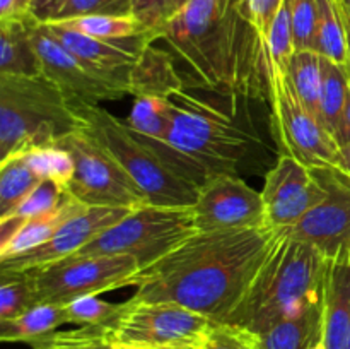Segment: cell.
Listing matches in <instances>:
<instances>
[{
    "instance_id": "obj_2",
    "label": "cell",
    "mask_w": 350,
    "mask_h": 349,
    "mask_svg": "<svg viewBox=\"0 0 350 349\" xmlns=\"http://www.w3.org/2000/svg\"><path fill=\"white\" fill-rule=\"evenodd\" d=\"M173 55L185 89L236 101L269 99L265 41L241 0H188L157 31Z\"/></svg>"
},
{
    "instance_id": "obj_43",
    "label": "cell",
    "mask_w": 350,
    "mask_h": 349,
    "mask_svg": "<svg viewBox=\"0 0 350 349\" xmlns=\"http://www.w3.org/2000/svg\"><path fill=\"white\" fill-rule=\"evenodd\" d=\"M338 146H345V144L350 142V86H349V101H347V109H345L344 122H342L340 132L337 135Z\"/></svg>"
},
{
    "instance_id": "obj_5",
    "label": "cell",
    "mask_w": 350,
    "mask_h": 349,
    "mask_svg": "<svg viewBox=\"0 0 350 349\" xmlns=\"http://www.w3.org/2000/svg\"><path fill=\"white\" fill-rule=\"evenodd\" d=\"M84 120L50 79L0 75V161L36 146H57Z\"/></svg>"
},
{
    "instance_id": "obj_3",
    "label": "cell",
    "mask_w": 350,
    "mask_h": 349,
    "mask_svg": "<svg viewBox=\"0 0 350 349\" xmlns=\"http://www.w3.org/2000/svg\"><path fill=\"white\" fill-rule=\"evenodd\" d=\"M190 89L171 98L173 123L167 142L178 171L197 185L222 173L238 174L246 159L262 149L253 123L241 113L245 101Z\"/></svg>"
},
{
    "instance_id": "obj_45",
    "label": "cell",
    "mask_w": 350,
    "mask_h": 349,
    "mask_svg": "<svg viewBox=\"0 0 350 349\" xmlns=\"http://www.w3.org/2000/svg\"><path fill=\"white\" fill-rule=\"evenodd\" d=\"M340 5H342V16H344V23H345V29H347V43H349V58H350V16L347 12V9L344 7L340 0Z\"/></svg>"
},
{
    "instance_id": "obj_6",
    "label": "cell",
    "mask_w": 350,
    "mask_h": 349,
    "mask_svg": "<svg viewBox=\"0 0 350 349\" xmlns=\"http://www.w3.org/2000/svg\"><path fill=\"white\" fill-rule=\"evenodd\" d=\"M77 113L84 120V129L101 142L132 177L144 192L149 204L193 205L200 185L181 177L159 154L137 135L123 120L103 106L82 105Z\"/></svg>"
},
{
    "instance_id": "obj_49",
    "label": "cell",
    "mask_w": 350,
    "mask_h": 349,
    "mask_svg": "<svg viewBox=\"0 0 350 349\" xmlns=\"http://www.w3.org/2000/svg\"><path fill=\"white\" fill-rule=\"evenodd\" d=\"M29 3H33V0H29Z\"/></svg>"
},
{
    "instance_id": "obj_23",
    "label": "cell",
    "mask_w": 350,
    "mask_h": 349,
    "mask_svg": "<svg viewBox=\"0 0 350 349\" xmlns=\"http://www.w3.org/2000/svg\"><path fill=\"white\" fill-rule=\"evenodd\" d=\"M68 324L64 305L38 303L23 315L10 320H0V339L3 342H31L58 331Z\"/></svg>"
},
{
    "instance_id": "obj_46",
    "label": "cell",
    "mask_w": 350,
    "mask_h": 349,
    "mask_svg": "<svg viewBox=\"0 0 350 349\" xmlns=\"http://www.w3.org/2000/svg\"><path fill=\"white\" fill-rule=\"evenodd\" d=\"M342 3H344V7L347 9L349 16H350V0H342Z\"/></svg>"
},
{
    "instance_id": "obj_33",
    "label": "cell",
    "mask_w": 350,
    "mask_h": 349,
    "mask_svg": "<svg viewBox=\"0 0 350 349\" xmlns=\"http://www.w3.org/2000/svg\"><path fill=\"white\" fill-rule=\"evenodd\" d=\"M68 197L67 190L60 185L53 183V181H41L34 190H31L16 207L5 216L0 218V222H10V221H24V219L36 218V216L48 214V212L55 211L64 204L65 198Z\"/></svg>"
},
{
    "instance_id": "obj_4",
    "label": "cell",
    "mask_w": 350,
    "mask_h": 349,
    "mask_svg": "<svg viewBox=\"0 0 350 349\" xmlns=\"http://www.w3.org/2000/svg\"><path fill=\"white\" fill-rule=\"evenodd\" d=\"M328 260L282 229L252 287L228 324L262 332L277 322L323 307Z\"/></svg>"
},
{
    "instance_id": "obj_22",
    "label": "cell",
    "mask_w": 350,
    "mask_h": 349,
    "mask_svg": "<svg viewBox=\"0 0 350 349\" xmlns=\"http://www.w3.org/2000/svg\"><path fill=\"white\" fill-rule=\"evenodd\" d=\"M255 334V332H253ZM260 349H311L323 337V307L256 332Z\"/></svg>"
},
{
    "instance_id": "obj_29",
    "label": "cell",
    "mask_w": 350,
    "mask_h": 349,
    "mask_svg": "<svg viewBox=\"0 0 350 349\" xmlns=\"http://www.w3.org/2000/svg\"><path fill=\"white\" fill-rule=\"evenodd\" d=\"M41 183L23 153L0 161V218L12 211L31 190Z\"/></svg>"
},
{
    "instance_id": "obj_7",
    "label": "cell",
    "mask_w": 350,
    "mask_h": 349,
    "mask_svg": "<svg viewBox=\"0 0 350 349\" xmlns=\"http://www.w3.org/2000/svg\"><path fill=\"white\" fill-rule=\"evenodd\" d=\"M197 231L191 205L146 204L130 211L75 255H125L135 259L140 269H146Z\"/></svg>"
},
{
    "instance_id": "obj_11",
    "label": "cell",
    "mask_w": 350,
    "mask_h": 349,
    "mask_svg": "<svg viewBox=\"0 0 350 349\" xmlns=\"http://www.w3.org/2000/svg\"><path fill=\"white\" fill-rule=\"evenodd\" d=\"M212 320L173 301H125L106 325L113 344H173L202 341Z\"/></svg>"
},
{
    "instance_id": "obj_40",
    "label": "cell",
    "mask_w": 350,
    "mask_h": 349,
    "mask_svg": "<svg viewBox=\"0 0 350 349\" xmlns=\"http://www.w3.org/2000/svg\"><path fill=\"white\" fill-rule=\"evenodd\" d=\"M170 2L171 0H133L132 14L144 26L157 33L166 23Z\"/></svg>"
},
{
    "instance_id": "obj_44",
    "label": "cell",
    "mask_w": 350,
    "mask_h": 349,
    "mask_svg": "<svg viewBox=\"0 0 350 349\" xmlns=\"http://www.w3.org/2000/svg\"><path fill=\"white\" fill-rule=\"evenodd\" d=\"M337 168H340L344 173H347L350 177V142L340 147V156H338Z\"/></svg>"
},
{
    "instance_id": "obj_26",
    "label": "cell",
    "mask_w": 350,
    "mask_h": 349,
    "mask_svg": "<svg viewBox=\"0 0 350 349\" xmlns=\"http://www.w3.org/2000/svg\"><path fill=\"white\" fill-rule=\"evenodd\" d=\"M321 77H323V82H321L318 118L337 140L342 122H344L345 109H347L350 75L344 68L338 67L337 64L323 57V60H321Z\"/></svg>"
},
{
    "instance_id": "obj_28",
    "label": "cell",
    "mask_w": 350,
    "mask_h": 349,
    "mask_svg": "<svg viewBox=\"0 0 350 349\" xmlns=\"http://www.w3.org/2000/svg\"><path fill=\"white\" fill-rule=\"evenodd\" d=\"M321 60L323 57L313 50L294 51L289 60V67H287V75H289L294 91L304 103V106L317 116L320 112L321 82H323Z\"/></svg>"
},
{
    "instance_id": "obj_37",
    "label": "cell",
    "mask_w": 350,
    "mask_h": 349,
    "mask_svg": "<svg viewBox=\"0 0 350 349\" xmlns=\"http://www.w3.org/2000/svg\"><path fill=\"white\" fill-rule=\"evenodd\" d=\"M296 51L313 50L317 43L318 0H289Z\"/></svg>"
},
{
    "instance_id": "obj_41",
    "label": "cell",
    "mask_w": 350,
    "mask_h": 349,
    "mask_svg": "<svg viewBox=\"0 0 350 349\" xmlns=\"http://www.w3.org/2000/svg\"><path fill=\"white\" fill-rule=\"evenodd\" d=\"M67 0H33L31 3V14L38 23H50L55 19L58 10Z\"/></svg>"
},
{
    "instance_id": "obj_10",
    "label": "cell",
    "mask_w": 350,
    "mask_h": 349,
    "mask_svg": "<svg viewBox=\"0 0 350 349\" xmlns=\"http://www.w3.org/2000/svg\"><path fill=\"white\" fill-rule=\"evenodd\" d=\"M135 259L125 255L68 257L44 269L31 270L38 303L65 305L88 294L132 287L140 272Z\"/></svg>"
},
{
    "instance_id": "obj_27",
    "label": "cell",
    "mask_w": 350,
    "mask_h": 349,
    "mask_svg": "<svg viewBox=\"0 0 350 349\" xmlns=\"http://www.w3.org/2000/svg\"><path fill=\"white\" fill-rule=\"evenodd\" d=\"M55 24H60V26L77 31L85 36L106 41H123L152 33V29L144 26L133 14H126V16H82L67 21H55Z\"/></svg>"
},
{
    "instance_id": "obj_31",
    "label": "cell",
    "mask_w": 350,
    "mask_h": 349,
    "mask_svg": "<svg viewBox=\"0 0 350 349\" xmlns=\"http://www.w3.org/2000/svg\"><path fill=\"white\" fill-rule=\"evenodd\" d=\"M0 320H10L34 305H38L36 289L31 272H7L0 270Z\"/></svg>"
},
{
    "instance_id": "obj_39",
    "label": "cell",
    "mask_w": 350,
    "mask_h": 349,
    "mask_svg": "<svg viewBox=\"0 0 350 349\" xmlns=\"http://www.w3.org/2000/svg\"><path fill=\"white\" fill-rule=\"evenodd\" d=\"M282 3L284 0H241L243 14L258 31L263 41L269 36L270 27Z\"/></svg>"
},
{
    "instance_id": "obj_48",
    "label": "cell",
    "mask_w": 350,
    "mask_h": 349,
    "mask_svg": "<svg viewBox=\"0 0 350 349\" xmlns=\"http://www.w3.org/2000/svg\"><path fill=\"white\" fill-rule=\"evenodd\" d=\"M345 349H350V332H349V337H347V344H345Z\"/></svg>"
},
{
    "instance_id": "obj_1",
    "label": "cell",
    "mask_w": 350,
    "mask_h": 349,
    "mask_svg": "<svg viewBox=\"0 0 350 349\" xmlns=\"http://www.w3.org/2000/svg\"><path fill=\"white\" fill-rule=\"evenodd\" d=\"M282 229L197 231L133 277L132 300L173 301L228 322L269 259Z\"/></svg>"
},
{
    "instance_id": "obj_34",
    "label": "cell",
    "mask_w": 350,
    "mask_h": 349,
    "mask_svg": "<svg viewBox=\"0 0 350 349\" xmlns=\"http://www.w3.org/2000/svg\"><path fill=\"white\" fill-rule=\"evenodd\" d=\"M265 48L269 65L287 70L291 57L296 51V48H294L293 17H291L289 0H284L282 7L277 12L272 27L269 31V36L265 40Z\"/></svg>"
},
{
    "instance_id": "obj_20",
    "label": "cell",
    "mask_w": 350,
    "mask_h": 349,
    "mask_svg": "<svg viewBox=\"0 0 350 349\" xmlns=\"http://www.w3.org/2000/svg\"><path fill=\"white\" fill-rule=\"evenodd\" d=\"M183 89V79L170 50L157 48L156 41L147 44L130 72V96H157L171 99Z\"/></svg>"
},
{
    "instance_id": "obj_16",
    "label": "cell",
    "mask_w": 350,
    "mask_h": 349,
    "mask_svg": "<svg viewBox=\"0 0 350 349\" xmlns=\"http://www.w3.org/2000/svg\"><path fill=\"white\" fill-rule=\"evenodd\" d=\"M133 209L125 207H84L64 222L58 231L38 248L2 260L0 270L7 272H31L68 259L81 252L96 236L122 221Z\"/></svg>"
},
{
    "instance_id": "obj_13",
    "label": "cell",
    "mask_w": 350,
    "mask_h": 349,
    "mask_svg": "<svg viewBox=\"0 0 350 349\" xmlns=\"http://www.w3.org/2000/svg\"><path fill=\"white\" fill-rule=\"evenodd\" d=\"M34 51L41 65V74L62 89L75 109L82 105H99L130 96L126 89L106 81L85 67L74 53L67 50L43 23H34L31 29Z\"/></svg>"
},
{
    "instance_id": "obj_36",
    "label": "cell",
    "mask_w": 350,
    "mask_h": 349,
    "mask_svg": "<svg viewBox=\"0 0 350 349\" xmlns=\"http://www.w3.org/2000/svg\"><path fill=\"white\" fill-rule=\"evenodd\" d=\"M200 349H260L252 331L228 322H212L200 341Z\"/></svg>"
},
{
    "instance_id": "obj_24",
    "label": "cell",
    "mask_w": 350,
    "mask_h": 349,
    "mask_svg": "<svg viewBox=\"0 0 350 349\" xmlns=\"http://www.w3.org/2000/svg\"><path fill=\"white\" fill-rule=\"evenodd\" d=\"M314 51L328 58L350 75L347 29L340 0H318V26Z\"/></svg>"
},
{
    "instance_id": "obj_18",
    "label": "cell",
    "mask_w": 350,
    "mask_h": 349,
    "mask_svg": "<svg viewBox=\"0 0 350 349\" xmlns=\"http://www.w3.org/2000/svg\"><path fill=\"white\" fill-rule=\"evenodd\" d=\"M84 207L85 205H82L81 202L68 195L60 207L48 212V214L24 219V221L0 222V231H2L0 262L23 255V253L31 252V250L46 243L67 219H70L72 216L77 214Z\"/></svg>"
},
{
    "instance_id": "obj_38",
    "label": "cell",
    "mask_w": 350,
    "mask_h": 349,
    "mask_svg": "<svg viewBox=\"0 0 350 349\" xmlns=\"http://www.w3.org/2000/svg\"><path fill=\"white\" fill-rule=\"evenodd\" d=\"M132 5L133 0H67L50 23L82 16H126Z\"/></svg>"
},
{
    "instance_id": "obj_21",
    "label": "cell",
    "mask_w": 350,
    "mask_h": 349,
    "mask_svg": "<svg viewBox=\"0 0 350 349\" xmlns=\"http://www.w3.org/2000/svg\"><path fill=\"white\" fill-rule=\"evenodd\" d=\"M38 23L33 14L0 19V75H40L31 29Z\"/></svg>"
},
{
    "instance_id": "obj_14",
    "label": "cell",
    "mask_w": 350,
    "mask_h": 349,
    "mask_svg": "<svg viewBox=\"0 0 350 349\" xmlns=\"http://www.w3.org/2000/svg\"><path fill=\"white\" fill-rule=\"evenodd\" d=\"M198 231L252 229L267 224L262 192L238 174L222 173L200 185L191 205Z\"/></svg>"
},
{
    "instance_id": "obj_19",
    "label": "cell",
    "mask_w": 350,
    "mask_h": 349,
    "mask_svg": "<svg viewBox=\"0 0 350 349\" xmlns=\"http://www.w3.org/2000/svg\"><path fill=\"white\" fill-rule=\"evenodd\" d=\"M350 332V259L328 260L323 293L325 349H345Z\"/></svg>"
},
{
    "instance_id": "obj_42",
    "label": "cell",
    "mask_w": 350,
    "mask_h": 349,
    "mask_svg": "<svg viewBox=\"0 0 350 349\" xmlns=\"http://www.w3.org/2000/svg\"><path fill=\"white\" fill-rule=\"evenodd\" d=\"M113 349H200V341L173 344H113Z\"/></svg>"
},
{
    "instance_id": "obj_12",
    "label": "cell",
    "mask_w": 350,
    "mask_h": 349,
    "mask_svg": "<svg viewBox=\"0 0 350 349\" xmlns=\"http://www.w3.org/2000/svg\"><path fill=\"white\" fill-rule=\"evenodd\" d=\"M314 174L327 197L296 226L284 231L310 243L327 260L350 259V177L337 166L317 168Z\"/></svg>"
},
{
    "instance_id": "obj_9",
    "label": "cell",
    "mask_w": 350,
    "mask_h": 349,
    "mask_svg": "<svg viewBox=\"0 0 350 349\" xmlns=\"http://www.w3.org/2000/svg\"><path fill=\"white\" fill-rule=\"evenodd\" d=\"M75 161V173L67 194L85 207L137 209L149 204L111 153L85 129L77 130L60 142Z\"/></svg>"
},
{
    "instance_id": "obj_35",
    "label": "cell",
    "mask_w": 350,
    "mask_h": 349,
    "mask_svg": "<svg viewBox=\"0 0 350 349\" xmlns=\"http://www.w3.org/2000/svg\"><path fill=\"white\" fill-rule=\"evenodd\" d=\"M125 303H111L99 298V294H88L64 305L68 324L79 327L108 325L122 313Z\"/></svg>"
},
{
    "instance_id": "obj_8",
    "label": "cell",
    "mask_w": 350,
    "mask_h": 349,
    "mask_svg": "<svg viewBox=\"0 0 350 349\" xmlns=\"http://www.w3.org/2000/svg\"><path fill=\"white\" fill-rule=\"evenodd\" d=\"M269 101L272 133L280 156L308 168L337 166L340 146L294 91L287 70L269 65Z\"/></svg>"
},
{
    "instance_id": "obj_32",
    "label": "cell",
    "mask_w": 350,
    "mask_h": 349,
    "mask_svg": "<svg viewBox=\"0 0 350 349\" xmlns=\"http://www.w3.org/2000/svg\"><path fill=\"white\" fill-rule=\"evenodd\" d=\"M29 346V349H113L106 325L55 331Z\"/></svg>"
},
{
    "instance_id": "obj_30",
    "label": "cell",
    "mask_w": 350,
    "mask_h": 349,
    "mask_svg": "<svg viewBox=\"0 0 350 349\" xmlns=\"http://www.w3.org/2000/svg\"><path fill=\"white\" fill-rule=\"evenodd\" d=\"M21 153L41 181H53L67 190L75 173V161L70 151L57 144V146H36Z\"/></svg>"
},
{
    "instance_id": "obj_47",
    "label": "cell",
    "mask_w": 350,
    "mask_h": 349,
    "mask_svg": "<svg viewBox=\"0 0 350 349\" xmlns=\"http://www.w3.org/2000/svg\"><path fill=\"white\" fill-rule=\"evenodd\" d=\"M311 349H325V344H323V341H320V342H318L317 346H313V348H311Z\"/></svg>"
},
{
    "instance_id": "obj_17",
    "label": "cell",
    "mask_w": 350,
    "mask_h": 349,
    "mask_svg": "<svg viewBox=\"0 0 350 349\" xmlns=\"http://www.w3.org/2000/svg\"><path fill=\"white\" fill-rule=\"evenodd\" d=\"M46 29L74 53L85 67L91 68L106 81L129 91V79L139 55L149 43L157 41V33H147L142 36L123 41H106L72 31L55 23H43Z\"/></svg>"
},
{
    "instance_id": "obj_25",
    "label": "cell",
    "mask_w": 350,
    "mask_h": 349,
    "mask_svg": "<svg viewBox=\"0 0 350 349\" xmlns=\"http://www.w3.org/2000/svg\"><path fill=\"white\" fill-rule=\"evenodd\" d=\"M125 123L150 146H164L173 123V101L157 96H137Z\"/></svg>"
},
{
    "instance_id": "obj_15",
    "label": "cell",
    "mask_w": 350,
    "mask_h": 349,
    "mask_svg": "<svg viewBox=\"0 0 350 349\" xmlns=\"http://www.w3.org/2000/svg\"><path fill=\"white\" fill-rule=\"evenodd\" d=\"M262 197L267 224L289 229L325 201L327 190L313 168L279 154L275 164L265 174Z\"/></svg>"
}]
</instances>
